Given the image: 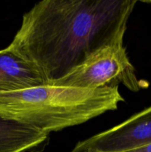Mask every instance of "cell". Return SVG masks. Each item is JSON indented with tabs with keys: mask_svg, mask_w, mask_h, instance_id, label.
Instances as JSON below:
<instances>
[{
	"mask_svg": "<svg viewBox=\"0 0 151 152\" xmlns=\"http://www.w3.org/2000/svg\"><path fill=\"white\" fill-rule=\"evenodd\" d=\"M48 134L0 116V152H27L44 143Z\"/></svg>",
	"mask_w": 151,
	"mask_h": 152,
	"instance_id": "8992f818",
	"label": "cell"
},
{
	"mask_svg": "<svg viewBox=\"0 0 151 152\" xmlns=\"http://www.w3.org/2000/svg\"><path fill=\"white\" fill-rule=\"evenodd\" d=\"M124 101L118 86L87 89L44 84L0 93V116L49 134L115 111Z\"/></svg>",
	"mask_w": 151,
	"mask_h": 152,
	"instance_id": "7a4b0ae2",
	"label": "cell"
},
{
	"mask_svg": "<svg viewBox=\"0 0 151 152\" xmlns=\"http://www.w3.org/2000/svg\"><path fill=\"white\" fill-rule=\"evenodd\" d=\"M151 144V105L123 123L78 142L70 152H118Z\"/></svg>",
	"mask_w": 151,
	"mask_h": 152,
	"instance_id": "277c9868",
	"label": "cell"
},
{
	"mask_svg": "<svg viewBox=\"0 0 151 152\" xmlns=\"http://www.w3.org/2000/svg\"><path fill=\"white\" fill-rule=\"evenodd\" d=\"M136 0H43L22 16L7 48L50 84L97 49L124 40Z\"/></svg>",
	"mask_w": 151,
	"mask_h": 152,
	"instance_id": "6da1fadb",
	"label": "cell"
},
{
	"mask_svg": "<svg viewBox=\"0 0 151 152\" xmlns=\"http://www.w3.org/2000/svg\"><path fill=\"white\" fill-rule=\"evenodd\" d=\"M118 152H151V144H148V145L138 147V148H132V149L130 150H126V151Z\"/></svg>",
	"mask_w": 151,
	"mask_h": 152,
	"instance_id": "52a82bcc",
	"label": "cell"
},
{
	"mask_svg": "<svg viewBox=\"0 0 151 152\" xmlns=\"http://www.w3.org/2000/svg\"><path fill=\"white\" fill-rule=\"evenodd\" d=\"M45 84L30 63L6 48L0 50V93L21 91Z\"/></svg>",
	"mask_w": 151,
	"mask_h": 152,
	"instance_id": "5b68a950",
	"label": "cell"
},
{
	"mask_svg": "<svg viewBox=\"0 0 151 152\" xmlns=\"http://www.w3.org/2000/svg\"><path fill=\"white\" fill-rule=\"evenodd\" d=\"M50 84L87 89L122 84L133 92L143 88L127 56L124 40L97 49L66 75Z\"/></svg>",
	"mask_w": 151,
	"mask_h": 152,
	"instance_id": "3957f363",
	"label": "cell"
}]
</instances>
